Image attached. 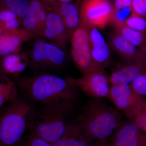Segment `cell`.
<instances>
[{
  "label": "cell",
  "instance_id": "1",
  "mask_svg": "<svg viewBox=\"0 0 146 146\" xmlns=\"http://www.w3.org/2000/svg\"><path fill=\"white\" fill-rule=\"evenodd\" d=\"M16 83L25 100L41 105L76 102L79 94V89L70 77L63 78L51 74L23 77Z\"/></svg>",
  "mask_w": 146,
  "mask_h": 146
},
{
  "label": "cell",
  "instance_id": "2",
  "mask_svg": "<svg viewBox=\"0 0 146 146\" xmlns=\"http://www.w3.org/2000/svg\"><path fill=\"white\" fill-rule=\"evenodd\" d=\"M123 121L115 107L104 99L92 98L80 110L76 122L95 142H108Z\"/></svg>",
  "mask_w": 146,
  "mask_h": 146
},
{
  "label": "cell",
  "instance_id": "3",
  "mask_svg": "<svg viewBox=\"0 0 146 146\" xmlns=\"http://www.w3.org/2000/svg\"><path fill=\"white\" fill-rule=\"evenodd\" d=\"M75 108L76 102L72 101L41 105L35 109L29 129L52 145L63 136Z\"/></svg>",
  "mask_w": 146,
  "mask_h": 146
},
{
  "label": "cell",
  "instance_id": "4",
  "mask_svg": "<svg viewBox=\"0 0 146 146\" xmlns=\"http://www.w3.org/2000/svg\"><path fill=\"white\" fill-rule=\"evenodd\" d=\"M35 109L19 97L9 103L0 117V146H15L29 129Z\"/></svg>",
  "mask_w": 146,
  "mask_h": 146
},
{
  "label": "cell",
  "instance_id": "5",
  "mask_svg": "<svg viewBox=\"0 0 146 146\" xmlns=\"http://www.w3.org/2000/svg\"><path fill=\"white\" fill-rule=\"evenodd\" d=\"M27 58L33 70H55L65 65L67 56L61 46L38 40L29 50Z\"/></svg>",
  "mask_w": 146,
  "mask_h": 146
},
{
  "label": "cell",
  "instance_id": "6",
  "mask_svg": "<svg viewBox=\"0 0 146 146\" xmlns=\"http://www.w3.org/2000/svg\"><path fill=\"white\" fill-rule=\"evenodd\" d=\"M90 26L81 21L71 36V56L82 75L104 69L95 64L91 57L89 42Z\"/></svg>",
  "mask_w": 146,
  "mask_h": 146
},
{
  "label": "cell",
  "instance_id": "7",
  "mask_svg": "<svg viewBox=\"0 0 146 146\" xmlns=\"http://www.w3.org/2000/svg\"><path fill=\"white\" fill-rule=\"evenodd\" d=\"M70 78L80 90L92 98H108L110 86L109 78L104 69L82 75L80 78Z\"/></svg>",
  "mask_w": 146,
  "mask_h": 146
},
{
  "label": "cell",
  "instance_id": "8",
  "mask_svg": "<svg viewBox=\"0 0 146 146\" xmlns=\"http://www.w3.org/2000/svg\"><path fill=\"white\" fill-rule=\"evenodd\" d=\"M113 9L107 0H84L80 7L81 21L104 29L109 23Z\"/></svg>",
  "mask_w": 146,
  "mask_h": 146
},
{
  "label": "cell",
  "instance_id": "9",
  "mask_svg": "<svg viewBox=\"0 0 146 146\" xmlns=\"http://www.w3.org/2000/svg\"><path fill=\"white\" fill-rule=\"evenodd\" d=\"M108 98L125 115L133 110L145 98L136 94L130 84H110Z\"/></svg>",
  "mask_w": 146,
  "mask_h": 146
},
{
  "label": "cell",
  "instance_id": "10",
  "mask_svg": "<svg viewBox=\"0 0 146 146\" xmlns=\"http://www.w3.org/2000/svg\"><path fill=\"white\" fill-rule=\"evenodd\" d=\"M107 143L109 146H146V134L136 123L123 121Z\"/></svg>",
  "mask_w": 146,
  "mask_h": 146
},
{
  "label": "cell",
  "instance_id": "11",
  "mask_svg": "<svg viewBox=\"0 0 146 146\" xmlns=\"http://www.w3.org/2000/svg\"><path fill=\"white\" fill-rule=\"evenodd\" d=\"M146 74V57L143 53L136 59L113 71L109 77L110 84H130Z\"/></svg>",
  "mask_w": 146,
  "mask_h": 146
},
{
  "label": "cell",
  "instance_id": "12",
  "mask_svg": "<svg viewBox=\"0 0 146 146\" xmlns=\"http://www.w3.org/2000/svg\"><path fill=\"white\" fill-rule=\"evenodd\" d=\"M43 2L42 0H31L28 12L23 19V31L29 38L41 35L44 30L48 13Z\"/></svg>",
  "mask_w": 146,
  "mask_h": 146
},
{
  "label": "cell",
  "instance_id": "13",
  "mask_svg": "<svg viewBox=\"0 0 146 146\" xmlns=\"http://www.w3.org/2000/svg\"><path fill=\"white\" fill-rule=\"evenodd\" d=\"M89 42L91 57L95 64L105 69L111 61V53L104 37L96 27L90 26Z\"/></svg>",
  "mask_w": 146,
  "mask_h": 146
},
{
  "label": "cell",
  "instance_id": "14",
  "mask_svg": "<svg viewBox=\"0 0 146 146\" xmlns=\"http://www.w3.org/2000/svg\"><path fill=\"white\" fill-rule=\"evenodd\" d=\"M41 35L46 39L57 41L63 46L70 37L63 19L55 11L48 13Z\"/></svg>",
  "mask_w": 146,
  "mask_h": 146
},
{
  "label": "cell",
  "instance_id": "15",
  "mask_svg": "<svg viewBox=\"0 0 146 146\" xmlns=\"http://www.w3.org/2000/svg\"><path fill=\"white\" fill-rule=\"evenodd\" d=\"M95 141L76 122L68 124L65 132L52 146H94Z\"/></svg>",
  "mask_w": 146,
  "mask_h": 146
},
{
  "label": "cell",
  "instance_id": "16",
  "mask_svg": "<svg viewBox=\"0 0 146 146\" xmlns=\"http://www.w3.org/2000/svg\"><path fill=\"white\" fill-rule=\"evenodd\" d=\"M63 19L70 36H72L81 22L80 8L72 3H58L54 9Z\"/></svg>",
  "mask_w": 146,
  "mask_h": 146
},
{
  "label": "cell",
  "instance_id": "17",
  "mask_svg": "<svg viewBox=\"0 0 146 146\" xmlns=\"http://www.w3.org/2000/svg\"><path fill=\"white\" fill-rule=\"evenodd\" d=\"M110 43L112 49L126 62L132 61L143 53L116 31L110 35Z\"/></svg>",
  "mask_w": 146,
  "mask_h": 146
},
{
  "label": "cell",
  "instance_id": "18",
  "mask_svg": "<svg viewBox=\"0 0 146 146\" xmlns=\"http://www.w3.org/2000/svg\"><path fill=\"white\" fill-rule=\"evenodd\" d=\"M29 39L23 31L3 33L0 36V57L2 58L17 51L24 39Z\"/></svg>",
  "mask_w": 146,
  "mask_h": 146
},
{
  "label": "cell",
  "instance_id": "19",
  "mask_svg": "<svg viewBox=\"0 0 146 146\" xmlns=\"http://www.w3.org/2000/svg\"><path fill=\"white\" fill-rule=\"evenodd\" d=\"M2 68L5 75L16 76L24 70L29 64L28 60L19 54H12L1 58Z\"/></svg>",
  "mask_w": 146,
  "mask_h": 146
},
{
  "label": "cell",
  "instance_id": "20",
  "mask_svg": "<svg viewBox=\"0 0 146 146\" xmlns=\"http://www.w3.org/2000/svg\"><path fill=\"white\" fill-rule=\"evenodd\" d=\"M18 93L16 82L6 75L0 76V108L7 103H9L17 99Z\"/></svg>",
  "mask_w": 146,
  "mask_h": 146
},
{
  "label": "cell",
  "instance_id": "21",
  "mask_svg": "<svg viewBox=\"0 0 146 146\" xmlns=\"http://www.w3.org/2000/svg\"><path fill=\"white\" fill-rule=\"evenodd\" d=\"M117 32L140 50L146 47V35L127 27L125 25L114 28Z\"/></svg>",
  "mask_w": 146,
  "mask_h": 146
},
{
  "label": "cell",
  "instance_id": "22",
  "mask_svg": "<svg viewBox=\"0 0 146 146\" xmlns=\"http://www.w3.org/2000/svg\"><path fill=\"white\" fill-rule=\"evenodd\" d=\"M30 4L29 0H0V9L11 11L23 19L28 12Z\"/></svg>",
  "mask_w": 146,
  "mask_h": 146
},
{
  "label": "cell",
  "instance_id": "23",
  "mask_svg": "<svg viewBox=\"0 0 146 146\" xmlns=\"http://www.w3.org/2000/svg\"><path fill=\"white\" fill-rule=\"evenodd\" d=\"M131 7L120 9H113L109 23L114 28L124 25L127 19L132 14Z\"/></svg>",
  "mask_w": 146,
  "mask_h": 146
},
{
  "label": "cell",
  "instance_id": "24",
  "mask_svg": "<svg viewBox=\"0 0 146 146\" xmlns=\"http://www.w3.org/2000/svg\"><path fill=\"white\" fill-rule=\"evenodd\" d=\"M127 27L146 35V19L132 13L125 23Z\"/></svg>",
  "mask_w": 146,
  "mask_h": 146
},
{
  "label": "cell",
  "instance_id": "25",
  "mask_svg": "<svg viewBox=\"0 0 146 146\" xmlns=\"http://www.w3.org/2000/svg\"><path fill=\"white\" fill-rule=\"evenodd\" d=\"M135 92L142 96H146V74L138 77L130 84Z\"/></svg>",
  "mask_w": 146,
  "mask_h": 146
},
{
  "label": "cell",
  "instance_id": "26",
  "mask_svg": "<svg viewBox=\"0 0 146 146\" xmlns=\"http://www.w3.org/2000/svg\"><path fill=\"white\" fill-rule=\"evenodd\" d=\"M131 9L132 13L146 19V0H133Z\"/></svg>",
  "mask_w": 146,
  "mask_h": 146
},
{
  "label": "cell",
  "instance_id": "27",
  "mask_svg": "<svg viewBox=\"0 0 146 146\" xmlns=\"http://www.w3.org/2000/svg\"><path fill=\"white\" fill-rule=\"evenodd\" d=\"M22 146H52L51 144L40 137L31 133L28 139Z\"/></svg>",
  "mask_w": 146,
  "mask_h": 146
},
{
  "label": "cell",
  "instance_id": "28",
  "mask_svg": "<svg viewBox=\"0 0 146 146\" xmlns=\"http://www.w3.org/2000/svg\"><path fill=\"white\" fill-rule=\"evenodd\" d=\"M20 22L17 19L0 23V29L3 33L15 31L18 30Z\"/></svg>",
  "mask_w": 146,
  "mask_h": 146
},
{
  "label": "cell",
  "instance_id": "29",
  "mask_svg": "<svg viewBox=\"0 0 146 146\" xmlns=\"http://www.w3.org/2000/svg\"><path fill=\"white\" fill-rule=\"evenodd\" d=\"M18 16L15 12L8 9H0V23L17 19Z\"/></svg>",
  "mask_w": 146,
  "mask_h": 146
},
{
  "label": "cell",
  "instance_id": "30",
  "mask_svg": "<svg viewBox=\"0 0 146 146\" xmlns=\"http://www.w3.org/2000/svg\"><path fill=\"white\" fill-rule=\"evenodd\" d=\"M133 0H115L113 9H120L131 7Z\"/></svg>",
  "mask_w": 146,
  "mask_h": 146
},
{
  "label": "cell",
  "instance_id": "31",
  "mask_svg": "<svg viewBox=\"0 0 146 146\" xmlns=\"http://www.w3.org/2000/svg\"><path fill=\"white\" fill-rule=\"evenodd\" d=\"M94 146H109L107 142H95Z\"/></svg>",
  "mask_w": 146,
  "mask_h": 146
},
{
  "label": "cell",
  "instance_id": "32",
  "mask_svg": "<svg viewBox=\"0 0 146 146\" xmlns=\"http://www.w3.org/2000/svg\"><path fill=\"white\" fill-rule=\"evenodd\" d=\"M58 3H72L73 0H54Z\"/></svg>",
  "mask_w": 146,
  "mask_h": 146
},
{
  "label": "cell",
  "instance_id": "33",
  "mask_svg": "<svg viewBox=\"0 0 146 146\" xmlns=\"http://www.w3.org/2000/svg\"><path fill=\"white\" fill-rule=\"evenodd\" d=\"M3 74H4L3 72L2 68L1 58L0 57V76Z\"/></svg>",
  "mask_w": 146,
  "mask_h": 146
},
{
  "label": "cell",
  "instance_id": "34",
  "mask_svg": "<svg viewBox=\"0 0 146 146\" xmlns=\"http://www.w3.org/2000/svg\"><path fill=\"white\" fill-rule=\"evenodd\" d=\"M141 51H142V52L145 55V56L146 57V47L145 48H144Z\"/></svg>",
  "mask_w": 146,
  "mask_h": 146
},
{
  "label": "cell",
  "instance_id": "35",
  "mask_svg": "<svg viewBox=\"0 0 146 146\" xmlns=\"http://www.w3.org/2000/svg\"><path fill=\"white\" fill-rule=\"evenodd\" d=\"M2 35V32L1 30V29H0V36Z\"/></svg>",
  "mask_w": 146,
  "mask_h": 146
},
{
  "label": "cell",
  "instance_id": "36",
  "mask_svg": "<svg viewBox=\"0 0 146 146\" xmlns=\"http://www.w3.org/2000/svg\"><path fill=\"white\" fill-rule=\"evenodd\" d=\"M107 1H109V0H107Z\"/></svg>",
  "mask_w": 146,
  "mask_h": 146
},
{
  "label": "cell",
  "instance_id": "37",
  "mask_svg": "<svg viewBox=\"0 0 146 146\" xmlns=\"http://www.w3.org/2000/svg\"><path fill=\"white\" fill-rule=\"evenodd\" d=\"M0 117H1V115H0Z\"/></svg>",
  "mask_w": 146,
  "mask_h": 146
}]
</instances>
